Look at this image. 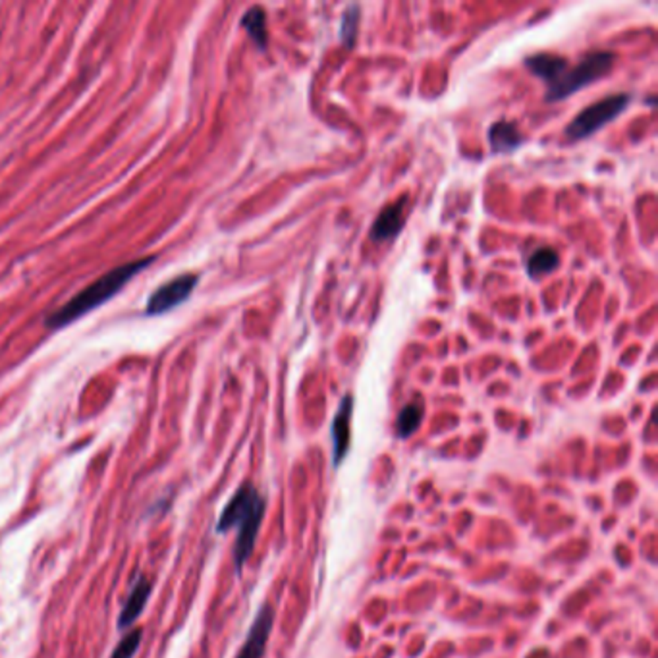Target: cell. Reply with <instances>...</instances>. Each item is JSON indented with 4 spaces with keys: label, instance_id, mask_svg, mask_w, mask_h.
I'll use <instances>...</instances> for the list:
<instances>
[{
    "label": "cell",
    "instance_id": "6da1fadb",
    "mask_svg": "<svg viewBox=\"0 0 658 658\" xmlns=\"http://www.w3.org/2000/svg\"><path fill=\"white\" fill-rule=\"evenodd\" d=\"M265 498L255 489L253 485L240 486L236 494L230 498L227 508L222 510L218 518L217 531L228 533L230 529H238L234 543V564L238 574L249 560L257 541V533L261 529L262 518H265Z\"/></svg>",
    "mask_w": 658,
    "mask_h": 658
},
{
    "label": "cell",
    "instance_id": "7a4b0ae2",
    "mask_svg": "<svg viewBox=\"0 0 658 658\" xmlns=\"http://www.w3.org/2000/svg\"><path fill=\"white\" fill-rule=\"evenodd\" d=\"M153 261V257L147 259H139L134 262H126V265H120L112 269L111 272L102 274L101 279H97L93 284H89L85 289H82L80 294L76 298H72L68 304L62 306L60 309H57L55 313L47 317V326L50 328H62L66 325H70L72 321L84 317L85 313H89L91 309H95L97 306L104 304V301L111 299L118 289L122 286H126L131 276H136V272H139L141 269H145Z\"/></svg>",
    "mask_w": 658,
    "mask_h": 658
},
{
    "label": "cell",
    "instance_id": "3957f363",
    "mask_svg": "<svg viewBox=\"0 0 658 658\" xmlns=\"http://www.w3.org/2000/svg\"><path fill=\"white\" fill-rule=\"evenodd\" d=\"M614 60L616 57L610 50L591 52V55H587L582 62L575 64L574 68L565 70L555 84L548 85L547 101L548 102L564 101L565 97L577 93L579 89L595 84L602 76H607L612 70Z\"/></svg>",
    "mask_w": 658,
    "mask_h": 658
},
{
    "label": "cell",
    "instance_id": "277c9868",
    "mask_svg": "<svg viewBox=\"0 0 658 658\" xmlns=\"http://www.w3.org/2000/svg\"><path fill=\"white\" fill-rule=\"evenodd\" d=\"M629 101L631 97L627 93H618L589 104V107L579 112L568 124V128H565V138L570 141H579L593 136L595 131L616 120V118L627 109Z\"/></svg>",
    "mask_w": 658,
    "mask_h": 658
},
{
    "label": "cell",
    "instance_id": "5b68a950",
    "mask_svg": "<svg viewBox=\"0 0 658 658\" xmlns=\"http://www.w3.org/2000/svg\"><path fill=\"white\" fill-rule=\"evenodd\" d=\"M197 282H200V279L195 274H182L178 279L166 282L149 298L145 311H147V315H161L174 309L191 296Z\"/></svg>",
    "mask_w": 658,
    "mask_h": 658
},
{
    "label": "cell",
    "instance_id": "8992f818",
    "mask_svg": "<svg viewBox=\"0 0 658 658\" xmlns=\"http://www.w3.org/2000/svg\"><path fill=\"white\" fill-rule=\"evenodd\" d=\"M272 624H274V612L265 604V607L259 610L252 629H249L244 647L240 649V653L236 658H262L265 656Z\"/></svg>",
    "mask_w": 658,
    "mask_h": 658
},
{
    "label": "cell",
    "instance_id": "52a82bcc",
    "mask_svg": "<svg viewBox=\"0 0 658 658\" xmlns=\"http://www.w3.org/2000/svg\"><path fill=\"white\" fill-rule=\"evenodd\" d=\"M351 413H353V396L346 394L342 398L338 412L333 419V462L334 466H340L344 462V458L350 450V423H351Z\"/></svg>",
    "mask_w": 658,
    "mask_h": 658
},
{
    "label": "cell",
    "instance_id": "ba28073f",
    "mask_svg": "<svg viewBox=\"0 0 658 658\" xmlns=\"http://www.w3.org/2000/svg\"><path fill=\"white\" fill-rule=\"evenodd\" d=\"M405 197L396 203H392L380 210L371 227V240L373 242H390L396 238L400 230L405 225Z\"/></svg>",
    "mask_w": 658,
    "mask_h": 658
},
{
    "label": "cell",
    "instance_id": "9c48e42d",
    "mask_svg": "<svg viewBox=\"0 0 658 658\" xmlns=\"http://www.w3.org/2000/svg\"><path fill=\"white\" fill-rule=\"evenodd\" d=\"M525 66H528L533 76L541 77V80L547 82L548 85L555 84L558 77L570 68L568 58L552 55V52H538V55H531L525 58Z\"/></svg>",
    "mask_w": 658,
    "mask_h": 658
},
{
    "label": "cell",
    "instance_id": "30bf717a",
    "mask_svg": "<svg viewBox=\"0 0 658 658\" xmlns=\"http://www.w3.org/2000/svg\"><path fill=\"white\" fill-rule=\"evenodd\" d=\"M489 143L493 153H511L523 143L521 131L514 122L498 120L489 129Z\"/></svg>",
    "mask_w": 658,
    "mask_h": 658
},
{
    "label": "cell",
    "instance_id": "8fae6325",
    "mask_svg": "<svg viewBox=\"0 0 658 658\" xmlns=\"http://www.w3.org/2000/svg\"><path fill=\"white\" fill-rule=\"evenodd\" d=\"M151 595V583L145 582V579H138V583L131 589V593L124 604V610L120 614V620H118V626L120 627H128L138 620V616L143 612L145 604H147Z\"/></svg>",
    "mask_w": 658,
    "mask_h": 658
},
{
    "label": "cell",
    "instance_id": "7c38bea8",
    "mask_svg": "<svg viewBox=\"0 0 658 658\" xmlns=\"http://www.w3.org/2000/svg\"><path fill=\"white\" fill-rule=\"evenodd\" d=\"M560 265V255L556 249L552 247H541L529 257L528 261V272L531 279H543V276L555 272Z\"/></svg>",
    "mask_w": 658,
    "mask_h": 658
},
{
    "label": "cell",
    "instance_id": "4fadbf2b",
    "mask_svg": "<svg viewBox=\"0 0 658 658\" xmlns=\"http://www.w3.org/2000/svg\"><path fill=\"white\" fill-rule=\"evenodd\" d=\"M423 415H425V410L421 402H410L407 405H404L396 419L398 439L412 437V434L419 429L421 421H423Z\"/></svg>",
    "mask_w": 658,
    "mask_h": 658
},
{
    "label": "cell",
    "instance_id": "5bb4252c",
    "mask_svg": "<svg viewBox=\"0 0 658 658\" xmlns=\"http://www.w3.org/2000/svg\"><path fill=\"white\" fill-rule=\"evenodd\" d=\"M242 25L247 30L249 37L253 39L259 49L267 47V16H265V10H262L261 6L249 8L244 14V18H242Z\"/></svg>",
    "mask_w": 658,
    "mask_h": 658
},
{
    "label": "cell",
    "instance_id": "9a60e30c",
    "mask_svg": "<svg viewBox=\"0 0 658 658\" xmlns=\"http://www.w3.org/2000/svg\"><path fill=\"white\" fill-rule=\"evenodd\" d=\"M360 16L361 8L358 4H351L344 10V16H342L340 23V41L344 43L346 49H353L355 39H358V28H360Z\"/></svg>",
    "mask_w": 658,
    "mask_h": 658
},
{
    "label": "cell",
    "instance_id": "2e32d148",
    "mask_svg": "<svg viewBox=\"0 0 658 658\" xmlns=\"http://www.w3.org/2000/svg\"><path fill=\"white\" fill-rule=\"evenodd\" d=\"M141 637H143V631L138 627V629H131L128 636H124V639L116 645V649L112 653L111 658H131L141 645Z\"/></svg>",
    "mask_w": 658,
    "mask_h": 658
}]
</instances>
